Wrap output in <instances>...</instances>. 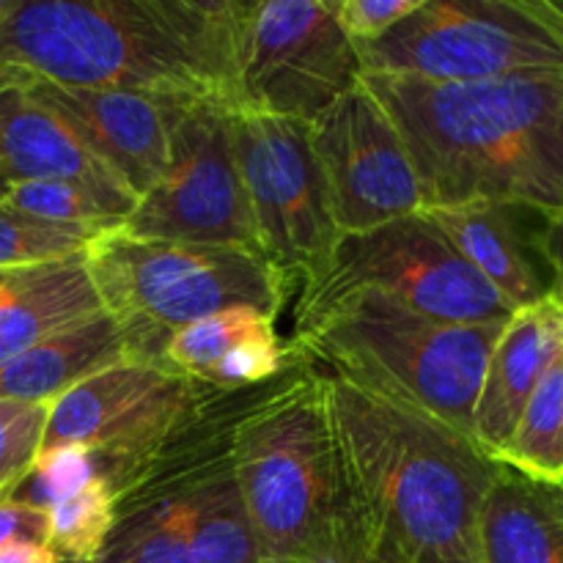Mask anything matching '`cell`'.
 Returning <instances> with one entry per match:
<instances>
[{
  "label": "cell",
  "mask_w": 563,
  "mask_h": 563,
  "mask_svg": "<svg viewBox=\"0 0 563 563\" xmlns=\"http://www.w3.org/2000/svg\"><path fill=\"white\" fill-rule=\"evenodd\" d=\"M234 110L192 102L181 110L163 176L137 198L121 231L143 240L236 245L258 253L236 163Z\"/></svg>",
  "instance_id": "obj_11"
},
{
  "label": "cell",
  "mask_w": 563,
  "mask_h": 563,
  "mask_svg": "<svg viewBox=\"0 0 563 563\" xmlns=\"http://www.w3.org/2000/svg\"><path fill=\"white\" fill-rule=\"evenodd\" d=\"M533 251L544 258V264L553 273V284H550V295L563 306V214H550L544 218V225L539 234L533 236Z\"/></svg>",
  "instance_id": "obj_33"
},
{
  "label": "cell",
  "mask_w": 563,
  "mask_h": 563,
  "mask_svg": "<svg viewBox=\"0 0 563 563\" xmlns=\"http://www.w3.org/2000/svg\"><path fill=\"white\" fill-rule=\"evenodd\" d=\"M240 0H16L0 69L234 110Z\"/></svg>",
  "instance_id": "obj_2"
},
{
  "label": "cell",
  "mask_w": 563,
  "mask_h": 563,
  "mask_svg": "<svg viewBox=\"0 0 563 563\" xmlns=\"http://www.w3.org/2000/svg\"><path fill=\"white\" fill-rule=\"evenodd\" d=\"M504 324H456L361 291L297 319L295 350L407 412L473 438L489 352ZM476 440V438H473Z\"/></svg>",
  "instance_id": "obj_4"
},
{
  "label": "cell",
  "mask_w": 563,
  "mask_h": 563,
  "mask_svg": "<svg viewBox=\"0 0 563 563\" xmlns=\"http://www.w3.org/2000/svg\"><path fill=\"white\" fill-rule=\"evenodd\" d=\"M231 132L258 253L286 297H300L317 284L341 240L311 126L234 110Z\"/></svg>",
  "instance_id": "obj_9"
},
{
  "label": "cell",
  "mask_w": 563,
  "mask_h": 563,
  "mask_svg": "<svg viewBox=\"0 0 563 563\" xmlns=\"http://www.w3.org/2000/svg\"><path fill=\"white\" fill-rule=\"evenodd\" d=\"M563 352V306L553 295L520 308L504 324L484 372L473 438L498 460L528 399Z\"/></svg>",
  "instance_id": "obj_16"
},
{
  "label": "cell",
  "mask_w": 563,
  "mask_h": 563,
  "mask_svg": "<svg viewBox=\"0 0 563 563\" xmlns=\"http://www.w3.org/2000/svg\"><path fill=\"white\" fill-rule=\"evenodd\" d=\"M14 5H16V0H0V22H3L11 11H14Z\"/></svg>",
  "instance_id": "obj_36"
},
{
  "label": "cell",
  "mask_w": 563,
  "mask_h": 563,
  "mask_svg": "<svg viewBox=\"0 0 563 563\" xmlns=\"http://www.w3.org/2000/svg\"><path fill=\"white\" fill-rule=\"evenodd\" d=\"M0 563H64L49 544L14 542L0 548Z\"/></svg>",
  "instance_id": "obj_34"
},
{
  "label": "cell",
  "mask_w": 563,
  "mask_h": 563,
  "mask_svg": "<svg viewBox=\"0 0 563 563\" xmlns=\"http://www.w3.org/2000/svg\"><path fill=\"white\" fill-rule=\"evenodd\" d=\"M104 231L60 225L0 207V267H33L80 256Z\"/></svg>",
  "instance_id": "obj_28"
},
{
  "label": "cell",
  "mask_w": 563,
  "mask_h": 563,
  "mask_svg": "<svg viewBox=\"0 0 563 563\" xmlns=\"http://www.w3.org/2000/svg\"><path fill=\"white\" fill-rule=\"evenodd\" d=\"M357 53L363 75L423 82L563 71V14L553 0H421Z\"/></svg>",
  "instance_id": "obj_7"
},
{
  "label": "cell",
  "mask_w": 563,
  "mask_h": 563,
  "mask_svg": "<svg viewBox=\"0 0 563 563\" xmlns=\"http://www.w3.org/2000/svg\"><path fill=\"white\" fill-rule=\"evenodd\" d=\"M421 0H335V16L355 47H363L388 33Z\"/></svg>",
  "instance_id": "obj_30"
},
{
  "label": "cell",
  "mask_w": 563,
  "mask_h": 563,
  "mask_svg": "<svg viewBox=\"0 0 563 563\" xmlns=\"http://www.w3.org/2000/svg\"><path fill=\"white\" fill-rule=\"evenodd\" d=\"M5 190H9V179H5V176H3V174H0V201H3Z\"/></svg>",
  "instance_id": "obj_37"
},
{
  "label": "cell",
  "mask_w": 563,
  "mask_h": 563,
  "mask_svg": "<svg viewBox=\"0 0 563 563\" xmlns=\"http://www.w3.org/2000/svg\"><path fill=\"white\" fill-rule=\"evenodd\" d=\"M247 390H214L143 467L168 489L192 563H262L231 460Z\"/></svg>",
  "instance_id": "obj_13"
},
{
  "label": "cell",
  "mask_w": 563,
  "mask_h": 563,
  "mask_svg": "<svg viewBox=\"0 0 563 563\" xmlns=\"http://www.w3.org/2000/svg\"><path fill=\"white\" fill-rule=\"evenodd\" d=\"M366 563H396V561H388V559H379V555H368Z\"/></svg>",
  "instance_id": "obj_38"
},
{
  "label": "cell",
  "mask_w": 563,
  "mask_h": 563,
  "mask_svg": "<svg viewBox=\"0 0 563 563\" xmlns=\"http://www.w3.org/2000/svg\"><path fill=\"white\" fill-rule=\"evenodd\" d=\"M0 174L14 181H77L102 196L137 198L88 152L27 82L0 91Z\"/></svg>",
  "instance_id": "obj_17"
},
{
  "label": "cell",
  "mask_w": 563,
  "mask_h": 563,
  "mask_svg": "<svg viewBox=\"0 0 563 563\" xmlns=\"http://www.w3.org/2000/svg\"><path fill=\"white\" fill-rule=\"evenodd\" d=\"M99 302L132 341V357L159 361L165 339L225 308L278 319L289 297L262 253L236 245L143 240L104 231L82 251Z\"/></svg>",
  "instance_id": "obj_6"
},
{
  "label": "cell",
  "mask_w": 563,
  "mask_h": 563,
  "mask_svg": "<svg viewBox=\"0 0 563 563\" xmlns=\"http://www.w3.org/2000/svg\"><path fill=\"white\" fill-rule=\"evenodd\" d=\"M49 515V548L64 563H93L115 517V487L93 478L75 495L60 500Z\"/></svg>",
  "instance_id": "obj_27"
},
{
  "label": "cell",
  "mask_w": 563,
  "mask_h": 563,
  "mask_svg": "<svg viewBox=\"0 0 563 563\" xmlns=\"http://www.w3.org/2000/svg\"><path fill=\"white\" fill-rule=\"evenodd\" d=\"M487 563H563V482L500 465L482 517Z\"/></svg>",
  "instance_id": "obj_21"
},
{
  "label": "cell",
  "mask_w": 563,
  "mask_h": 563,
  "mask_svg": "<svg viewBox=\"0 0 563 563\" xmlns=\"http://www.w3.org/2000/svg\"><path fill=\"white\" fill-rule=\"evenodd\" d=\"M231 460L262 563L302 561L350 511L324 372L300 352L280 377L247 390Z\"/></svg>",
  "instance_id": "obj_5"
},
{
  "label": "cell",
  "mask_w": 563,
  "mask_h": 563,
  "mask_svg": "<svg viewBox=\"0 0 563 563\" xmlns=\"http://www.w3.org/2000/svg\"><path fill=\"white\" fill-rule=\"evenodd\" d=\"M368 559V544L363 539L361 528H357L355 517L346 511L344 520L335 526V531L313 550L311 555H306L297 563H366Z\"/></svg>",
  "instance_id": "obj_32"
},
{
  "label": "cell",
  "mask_w": 563,
  "mask_h": 563,
  "mask_svg": "<svg viewBox=\"0 0 563 563\" xmlns=\"http://www.w3.org/2000/svg\"><path fill=\"white\" fill-rule=\"evenodd\" d=\"M130 357L132 341L124 324L99 311L0 366V401L49 407L75 385Z\"/></svg>",
  "instance_id": "obj_18"
},
{
  "label": "cell",
  "mask_w": 563,
  "mask_h": 563,
  "mask_svg": "<svg viewBox=\"0 0 563 563\" xmlns=\"http://www.w3.org/2000/svg\"><path fill=\"white\" fill-rule=\"evenodd\" d=\"M498 462L539 482H563V352L528 399Z\"/></svg>",
  "instance_id": "obj_23"
},
{
  "label": "cell",
  "mask_w": 563,
  "mask_h": 563,
  "mask_svg": "<svg viewBox=\"0 0 563 563\" xmlns=\"http://www.w3.org/2000/svg\"><path fill=\"white\" fill-rule=\"evenodd\" d=\"M27 88L135 198L148 192L163 176L176 121L181 110L192 104L148 93L66 88L42 80H31Z\"/></svg>",
  "instance_id": "obj_15"
},
{
  "label": "cell",
  "mask_w": 563,
  "mask_h": 563,
  "mask_svg": "<svg viewBox=\"0 0 563 563\" xmlns=\"http://www.w3.org/2000/svg\"><path fill=\"white\" fill-rule=\"evenodd\" d=\"M0 207L60 225H86L97 231H113L135 212L137 203L102 196L77 181H14L5 190Z\"/></svg>",
  "instance_id": "obj_25"
},
{
  "label": "cell",
  "mask_w": 563,
  "mask_h": 563,
  "mask_svg": "<svg viewBox=\"0 0 563 563\" xmlns=\"http://www.w3.org/2000/svg\"><path fill=\"white\" fill-rule=\"evenodd\" d=\"M47 405L0 401V498H9L42 445Z\"/></svg>",
  "instance_id": "obj_29"
},
{
  "label": "cell",
  "mask_w": 563,
  "mask_h": 563,
  "mask_svg": "<svg viewBox=\"0 0 563 563\" xmlns=\"http://www.w3.org/2000/svg\"><path fill=\"white\" fill-rule=\"evenodd\" d=\"M22 82H31V80L22 75H16V71L0 69V91H3V88H11V86H22Z\"/></svg>",
  "instance_id": "obj_35"
},
{
  "label": "cell",
  "mask_w": 563,
  "mask_h": 563,
  "mask_svg": "<svg viewBox=\"0 0 563 563\" xmlns=\"http://www.w3.org/2000/svg\"><path fill=\"white\" fill-rule=\"evenodd\" d=\"M440 225L467 264L509 302L515 311L550 295L531 256V242L522 236L515 209L498 203L423 209Z\"/></svg>",
  "instance_id": "obj_20"
},
{
  "label": "cell",
  "mask_w": 563,
  "mask_h": 563,
  "mask_svg": "<svg viewBox=\"0 0 563 563\" xmlns=\"http://www.w3.org/2000/svg\"><path fill=\"white\" fill-rule=\"evenodd\" d=\"M363 82L405 141L423 209L498 203L563 214V71Z\"/></svg>",
  "instance_id": "obj_3"
},
{
  "label": "cell",
  "mask_w": 563,
  "mask_h": 563,
  "mask_svg": "<svg viewBox=\"0 0 563 563\" xmlns=\"http://www.w3.org/2000/svg\"><path fill=\"white\" fill-rule=\"evenodd\" d=\"M14 542L49 544V515L20 500L0 498V548Z\"/></svg>",
  "instance_id": "obj_31"
},
{
  "label": "cell",
  "mask_w": 563,
  "mask_h": 563,
  "mask_svg": "<svg viewBox=\"0 0 563 563\" xmlns=\"http://www.w3.org/2000/svg\"><path fill=\"white\" fill-rule=\"evenodd\" d=\"M341 487L368 555L487 563L482 517L500 462L473 438L324 374Z\"/></svg>",
  "instance_id": "obj_1"
},
{
  "label": "cell",
  "mask_w": 563,
  "mask_h": 563,
  "mask_svg": "<svg viewBox=\"0 0 563 563\" xmlns=\"http://www.w3.org/2000/svg\"><path fill=\"white\" fill-rule=\"evenodd\" d=\"M93 563H192L165 484L141 467L115 495V517Z\"/></svg>",
  "instance_id": "obj_22"
},
{
  "label": "cell",
  "mask_w": 563,
  "mask_h": 563,
  "mask_svg": "<svg viewBox=\"0 0 563 563\" xmlns=\"http://www.w3.org/2000/svg\"><path fill=\"white\" fill-rule=\"evenodd\" d=\"M361 80L335 0H240L234 110L311 124Z\"/></svg>",
  "instance_id": "obj_10"
},
{
  "label": "cell",
  "mask_w": 563,
  "mask_h": 563,
  "mask_svg": "<svg viewBox=\"0 0 563 563\" xmlns=\"http://www.w3.org/2000/svg\"><path fill=\"white\" fill-rule=\"evenodd\" d=\"M104 311L86 256L0 267V366L47 335Z\"/></svg>",
  "instance_id": "obj_19"
},
{
  "label": "cell",
  "mask_w": 563,
  "mask_h": 563,
  "mask_svg": "<svg viewBox=\"0 0 563 563\" xmlns=\"http://www.w3.org/2000/svg\"><path fill=\"white\" fill-rule=\"evenodd\" d=\"M553 3L559 5V11H561V14H563V0H553Z\"/></svg>",
  "instance_id": "obj_39"
},
{
  "label": "cell",
  "mask_w": 563,
  "mask_h": 563,
  "mask_svg": "<svg viewBox=\"0 0 563 563\" xmlns=\"http://www.w3.org/2000/svg\"><path fill=\"white\" fill-rule=\"evenodd\" d=\"M214 394L154 361H121L47 407L42 445H82L108 456L130 478ZM121 487V489H124ZM119 489V493H121Z\"/></svg>",
  "instance_id": "obj_12"
},
{
  "label": "cell",
  "mask_w": 563,
  "mask_h": 563,
  "mask_svg": "<svg viewBox=\"0 0 563 563\" xmlns=\"http://www.w3.org/2000/svg\"><path fill=\"white\" fill-rule=\"evenodd\" d=\"M278 333L275 330V317L258 311V308H225V311L212 313L207 319L187 324L165 339L159 361L170 372L203 385L207 374L223 361L229 352L245 344L251 339Z\"/></svg>",
  "instance_id": "obj_24"
},
{
  "label": "cell",
  "mask_w": 563,
  "mask_h": 563,
  "mask_svg": "<svg viewBox=\"0 0 563 563\" xmlns=\"http://www.w3.org/2000/svg\"><path fill=\"white\" fill-rule=\"evenodd\" d=\"M361 291L456 324H506L515 317V308L462 258L423 209L341 236L317 284L297 297V319Z\"/></svg>",
  "instance_id": "obj_8"
},
{
  "label": "cell",
  "mask_w": 563,
  "mask_h": 563,
  "mask_svg": "<svg viewBox=\"0 0 563 563\" xmlns=\"http://www.w3.org/2000/svg\"><path fill=\"white\" fill-rule=\"evenodd\" d=\"M93 478H104L113 484L115 495L124 487V473L113 460L91 449H82V445H55V449L38 451L33 465L11 489L9 498L49 511L60 500L75 495L77 489L91 484Z\"/></svg>",
  "instance_id": "obj_26"
},
{
  "label": "cell",
  "mask_w": 563,
  "mask_h": 563,
  "mask_svg": "<svg viewBox=\"0 0 563 563\" xmlns=\"http://www.w3.org/2000/svg\"><path fill=\"white\" fill-rule=\"evenodd\" d=\"M308 126L341 236L421 212V185L405 141L366 82Z\"/></svg>",
  "instance_id": "obj_14"
}]
</instances>
